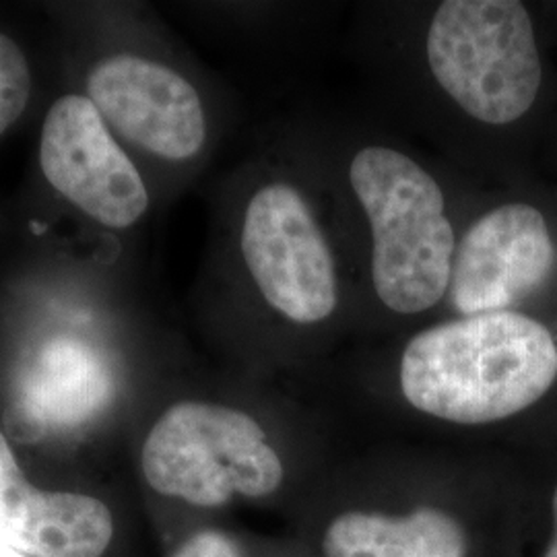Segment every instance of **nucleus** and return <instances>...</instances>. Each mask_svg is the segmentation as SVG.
Wrapping results in <instances>:
<instances>
[{"label": "nucleus", "mask_w": 557, "mask_h": 557, "mask_svg": "<svg viewBox=\"0 0 557 557\" xmlns=\"http://www.w3.org/2000/svg\"><path fill=\"white\" fill-rule=\"evenodd\" d=\"M556 379L552 333L515 310L421 331L398 368L400 393L416 411L457 425L512 418L545 397Z\"/></svg>", "instance_id": "obj_1"}, {"label": "nucleus", "mask_w": 557, "mask_h": 557, "mask_svg": "<svg viewBox=\"0 0 557 557\" xmlns=\"http://www.w3.org/2000/svg\"><path fill=\"white\" fill-rule=\"evenodd\" d=\"M349 182L372 227V281L380 301L398 314H419L444 298L457 238L438 182L409 156L366 147Z\"/></svg>", "instance_id": "obj_2"}, {"label": "nucleus", "mask_w": 557, "mask_h": 557, "mask_svg": "<svg viewBox=\"0 0 557 557\" xmlns=\"http://www.w3.org/2000/svg\"><path fill=\"white\" fill-rule=\"evenodd\" d=\"M440 87L471 119L510 124L537 100L543 66L533 21L517 0H448L428 29Z\"/></svg>", "instance_id": "obj_3"}, {"label": "nucleus", "mask_w": 557, "mask_h": 557, "mask_svg": "<svg viewBox=\"0 0 557 557\" xmlns=\"http://www.w3.org/2000/svg\"><path fill=\"white\" fill-rule=\"evenodd\" d=\"M143 473L165 498L200 508L278 492L285 467L259 421L202 400L172 405L143 444Z\"/></svg>", "instance_id": "obj_4"}, {"label": "nucleus", "mask_w": 557, "mask_h": 557, "mask_svg": "<svg viewBox=\"0 0 557 557\" xmlns=\"http://www.w3.org/2000/svg\"><path fill=\"white\" fill-rule=\"evenodd\" d=\"M242 255L262 298L285 319L314 324L333 314V252L294 186L273 182L250 199L242 225Z\"/></svg>", "instance_id": "obj_5"}, {"label": "nucleus", "mask_w": 557, "mask_h": 557, "mask_svg": "<svg viewBox=\"0 0 557 557\" xmlns=\"http://www.w3.org/2000/svg\"><path fill=\"white\" fill-rule=\"evenodd\" d=\"M40 163L60 195L101 225L131 227L149 207L139 170L89 98L54 101L41 128Z\"/></svg>", "instance_id": "obj_6"}, {"label": "nucleus", "mask_w": 557, "mask_h": 557, "mask_svg": "<svg viewBox=\"0 0 557 557\" xmlns=\"http://www.w3.org/2000/svg\"><path fill=\"white\" fill-rule=\"evenodd\" d=\"M556 246L533 205L510 202L475 221L453 260L450 299L462 317L504 312L552 275Z\"/></svg>", "instance_id": "obj_7"}, {"label": "nucleus", "mask_w": 557, "mask_h": 557, "mask_svg": "<svg viewBox=\"0 0 557 557\" xmlns=\"http://www.w3.org/2000/svg\"><path fill=\"white\" fill-rule=\"evenodd\" d=\"M87 94L101 119L158 158L188 160L205 145L199 91L156 60L133 54L101 60L87 79Z\"/></svg>", "instance_id": "obj_8"}, {"label": "nucleus", "mask_w": 557, "mask_h": 557, "mask_svg": "<svg viewBox=\"0 0 557 557\" xmlns=\"http://www.w3.org/2000/svg\"><path fill=\"white\" fill-rule=\"evenodd\" d=\"M114 520L100 499L32 485L0 434V541L32 557H101Z\"/></svg>", "instance_id": "obj_9"}, {"label": "nucleus", "mask_w": 557, "mask_h": 557, "mask_svg": "<svg viewBox=\"0 0 557 557\" xmlns=\"http://www.w3.org/2000/svg\"><path fill=\"white\" fill-rule=\"evenodd\" d=\"M114 379L106 359L85 341H46L21 372L11 413L17 430L41 438L77 430L108 407Z\"/></svg>", "instance_id": "obj_10"}, {"label": "nucleus", "mask_w": 557, "mask_h": 557, "mask_svg": "<svg viewBox=\"0 0 557 557\" xmlns=\"http://www.w3.org/2000/svg\"><path fill=\"white\" fill-rule=\"evenodd\" d=\"M324 557H467L469 533L462 520L432 504L403 512L345 510L326 524Z\"/></svg>", "instance_id": "obj_11"}, {"label": "nucleus", "mask_w": 557, "mask_h": 557, "mask_svg": "<svg viewBox=\"0 0 557 557\" xmlns=\"http://www.w3.org/2000/svg\"><path fill=\"white\" fill-rule=\"evenodd\" d=\"M32 96V71L20 46L0 34V135L20 120Z\"/></svg>", "instance_id": "obj_12"}, {"label": "nucleus", "mask_w": 557, "mask_h": 557, "mask_svg": "<svg viewBox=\"0 0 557 557\" xmlns=\"http://www.w3.org/2000/svg\"><path fill=\"white\" fill-rule=\"evenodd\" d=\"M172 557H239L234 541L220 531H200L186 539Z\"/></svg>", "instance_id": "obj_13"}, {"label": "nucleus", "mask_w": 557, "mask_h": 557, "mask_svg": "<svg viewBox=\"0 0 557 557\" xmlns=\"http://www.w3.org/2000/svg\"><path fill=\"white\" fill-rule=\"evenodd\" d=\"M552 512H554V535H552V541H549L543 557H557V487L554 498H552Z\"/></svg>", "instance_id": "obj_14"}, {"label": "nucleus", "mask_w": 557, "mask_h": 557, "mask_svg": "<svg viewBox=\"0 0 557 557\" xmlns=\"http://www.w3.org/2000/svg\"><path fill=\"white\" fill-rule=\"evenodd\" d=\"M0 557H29L25 556V554H21L17 552L15 547H11V545H7V543H2L0 541Z\"/></svg>", "instance_id": "obj_15"}]
</instances>
